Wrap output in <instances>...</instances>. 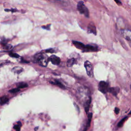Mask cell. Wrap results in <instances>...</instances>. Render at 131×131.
<instances>
[{"label": "cell", "mask_w": 131, "mask_h": 131, "mask_svg": "<svg viewBox=\"0 0 131 131\" xmlns=\"http://www.w3.org/2000/svg\"><path fill=\"white\" fill-rule=\"evenodd\" d=\"M35 61L37 62L42 67H46L48 65V62L49 61V58L43 53H40L36 54L34 56Z\"/></svg>", "instance_id": "6da1fadb"}, {"label": "cell", "mask_w": 131, "mask_h": 131, "mask_svg": "<svg viewBox=\"0 0 131 131\" xmlns=\"http://www.w3.org/2000/svg\"><path fill=\"white\" fill-rule=\"evenodd\" d=\"M77 9L81 14H83L87 17H89V12L87 7L82 1L79 2L77 4Z\"/></svg>", "instance_id": "7a4b0ae2"}, {"label": "cell", "mask_w": 131, "mask_h": 131, "mask_svg": "<svg viewBox=\"0 0 131 131\" xmlns=\"http://www.w3.org/2000/svg\"><path fill=\"white\" fill-rule=\"evenodd\" d=\"M109 84L104 81H101L99 83L98 85V89L99 90L104 94H106L109 92Z\"/></svg>", "instance_id": "3957f363"}, {"label": "cell", "mask_w": 131, "mask_h": 131, "mask_svg": "<svg viewBox=\"0 0 131 131\" xmlns=\"http://www.w3.org/2000/svg\"><path fill=\"white\" fill-rule=\"evenodd\" d=\"M85 67L86 68L87 73L88 75L90 77H92L93 76V72L91 63L89 61H86L85 63Z\"/></svg>", "instance_id": "277c9868"}, {"label": "cell", "mask_w": 131, "mask_h": 131, "mask_svg": "<svg viewBox=\"0 0 131 131\" xmlns=\"http://www.w3.org/2000/svg\"><path fill=\"white\" fill-rule=\"evenodd\" d=\"M122 34L131 47V31L128 30H125L122 31Z\"/></svg>", "instance_id": "5b68a950"}, {"label": "cell", "mask_w": 131, "mask_h": 131, "mask_svg": "<svg viewBox=\"0 0 131 131\" xmlns=\"http://www.w3.org/2000/svg\"><path fill=\"white\" fill-rule=\"evenodd\" d=\"M49 61L52 63V64L55 65H59L61 63V59L59 57L56 55H51L49 58Z\"/></svg>", "instance_id": "8992f818"}, {"label": "cell", "mask_w": 131, "mask_h": 131, "mask_svg": "<svg viewBox=\"0 0 131 131\" xmlns=\"http://www.w3.org/2000/svg\"><path fill=\"white\" fill-rule=\"evenodd\" d=\"M88 31L89 33H93L94 35H96V27L93 22H91L88 27Z\"/></svg>", "instance_id": "52a82bcc"}, {"label": "cell", "mask_w": 131, "mask_h": 131, "mask_svg": "<svg viewBox=\"0 0 131 131\" xmlns=\"http://www.w3.org/2000/svg\"><path fill=\"white\" fill-rule=\"evenodd\" d=\"M73 44V45L78 49H81L82 50H83V51H84L85 47H86V45H84L83 43H81V42H77V41H72Z\"/></svg>", "instance_id": "ba28073f"}, {"label": "cell", "mask_w": 131, "mask_h": 131, "mask_svg": "<svg viewBox=\"0 0 131 131\" xmlns=\"http://www.w3.org/2000/svg\"><path fill=\"white\" fill-rule=\"evenodd\" d=\"M119 88L118 87H113V88H110L109 89V92H110L114 96H117L118 93L119 92Z\"/></svg>", "instance_id": "9c48e42d"}, {"label": "cell", "mask_w": 131, "mask_h": 131, "mask_svg": "<svg viewBox=\"0 0 131 131\" xmlns=\"http://www.w3.org/2000/svg\"><path fill=\"white\" fill-rule=\"evenodd\" d=\"M50 83L52 84V85H56V86H57L58 87H59L60 88H62V89H65V88L64 85L61 82H60L59 81H58V80L55 79V80H54V82L50 81Z\"/></svg>", "instance_id": "30bf717a"}, {"label": "cell", "mask_w": 131, "mask_h": 131, "mask_svg": "<svg viewBox=\"0 0 131 131\" xmlns=\"http://www.w3.org/2000/svg\"><path fill=\"white\" fill-rule=\"evenodd\" d=\"M23 71V68H22L20 66L15 67L12 69V72H14V73H17V74H20L21 73H22Z\"/></svg>", "instance_id": "8fae6325"}, {"label": "cell", "mask_w": 131, "mask_h": 131, "mask_svg": "<svg viewBox=\"0 0 131 131\" xmlns=\"http://www.w3.org/2000/svg\"><path fill=\"white\" fill-rule=\"evenodd\" d=\"M8 101H9V98L6 97V96H4L0 99V105H4L8 103Z\"/></svg>", "instance_id": "7c38bea8"}, {"label": "cell", "mask_w": 131, "mask_h": 131, "mask_svg": "<svg viewBox=\"0 0 131 131\" xmlns=\"http://www.w3.org/2000/svg\"><path fill=\"white\" fill-rule=\"evenodd\" d=\"M75 60L74 59H70L68 60L67 62V65L68 67H71L75 64Z\"/></svg>", "instance_id": "4fadbf2b"}, {"label": "cell", "mask_w": 131, "mask_h": 131, "mask_svg": "<svg viewBox=\"0 0 131 131\" xmlns=\"http://www.w3.org/2000/svg\"><path fill=\"white\" fill-rule=\"evenodd\" d=\"M18 87L19 89H23L25 88H27L28 87L27 84L25 83H20L18 84Z\"/></svg>", "instance_id": "5bb4252c"}, {"label": "cell", "mask_w": 131, "mask_h": 131, "mask_svg": "<svg viewBox=\"0 0 131 131\" xmlns=\"http://www.w3.org/2000/svg\"><path fill=\"white\" fill-rule=\"evenodd\" d=\"M92 113H90L88 115V121H87V126H88V127L89 128L90 126V123H91V119L92 118Z\"/></svg>", "instance_id": "9a60e30c"}, {"label": "cell", "mask_w": 131, "mask_h": 131, "mask_svg": "<svg viewBox=\"0 0 131 131\" xmlns=\"http://www.w3.org/2000/svg\"><path fill=\"white\" fill-rule=\"evenodd\" d=\"M128 118V117H124L123 118L122 120H121L118 123V127L119 128H120V127H122V126H123V123H125V122L127 120Z\"/></svg>", "instance_id": "2e32d148"}, {"label": "cell", "mask_w": 131, "mask_h": 131, "mask_svg": "<svg viewBox=\"0 0 131 131\" xmlns=\"http://www.w3.org/2000/svg\"><path fill=\"white\" fill-rule=\"evenodd\" d=\"M9 56L13 58H19L20 57V55L19 54L15 53H12V52L9 53Z\"/></svg>", "instance_id": "e0dca14e"}, {"label": "cell", "mask_w": 131, "mask_h": 131, "mask_svg": "<svg viewBox=\"0 0 131 131\" xmlns=\"http://www.w3.org/2000/svg\"><path fill=\"white\" fill-rule=\"evenodd\" d=\"M10 62L8 61H0V67H2L3 66H4L5 65L8 64Z\"/></svg>", "instance_id": "ac0fdd59"}, {"label": "cell", "mask_w": 131, "mask_h": 131, "mask_svg": "<svg viewBox=\"0 0 131 131\" xmlns=\"http://www.w3.org/2000/svg\"><path fill=\"white\" fill-rule=\"evenodd\" d=\"M19 91H20V89H19V88H14V89L10 90L9 91V92L11 93H17V92H18Z\"/></svg>", "instance_id": "d6986e66"}, {"label": "cell", "mask_w": 131, "mask_h": 131, "mask_svg": "<svg viewBox=\"0 0 131 131\" xmlns=\"http://www.w3.org/2000/svg\"><path fill=\"white\" fill-rule=\"evenodd\" d=\"M12 48V46L10 44H8L4 46V49L6 50H10Z\"/></svg>", "instance_id": "ffe728a7"}, {"label": "cell", "mask_w": 131, "mask_h": 131, "mask_svg": "<svg viewBox=\"0 0 131 131\" xmlns=\"http://www.w3.org/2000/svg\"><path fill=\"white\" fill-rule=\"evenodd\" d=\"M50 26L51 25H48L47 26H42V28L44 29L47 30H50Z\"/></svg>", "instance_id": "44dd1931"}, {"label": "cell", "mask_w": 131, "mask_h": 131, "mask_svg": "<svg viewBox=\"0 0 131 131\" xmlns=\"http://www.w3.org/2000/svg\"><path fill=\"white\" fill-rule=\"evenodd\" d=\"M13 129L15 130L16 131H20L21 130V127L20 126H19L18 125L14 126L13 127Z\"/></svg>", "instance_id": "7402d4cb"}, {"label": "cell", "mask_w": 131, "mask_h": 131, "mask_svg": "<svg viewBox=\"0 0 131 131\" xmlns=\"http://www.w3.org/2000/svg\"><path fill=\"white\" fill-rule=\"evenodd\" d=\"M7 42H8V41H7V40H6V39H4V40L1 41V44L2 45H3L4 46H5L7 44Z\"/></svg>", "instance_id": "603a6c76"}, {"label": "cell", "mask_w": 131, "mask_h": 131, "mask_svg": "<svg viewBox=\"0 0 131 131\" xmlns=\"http://www.w3.org/2000/svg\"><path fill=\"white\" fill-rule=\"evenodd\" d=\"M46 52L48 53H53L54 52V50L53 49H49L46 50Z\"/></svg>", "instance_id": "cb8c5ba5"}, {"label": "cell", "mask_w": 131, "mask_h": 131, "mask_svg": "<svg viewBox=\"0 0 131 131\" xmlns=\"http://www.w3.org/2000/svg\"><path fill=\"white\" fill-rule=\"evenodd\" d=\"M115 112L116 114H118L119 113V109L118 108H116L115 109Z\"/></svg>", "instance_id": "d4e9b609"}, {"label": "cell", "mask_w": 131, "mask_h": 131, "mask_svg": "<svg viewBox=\"0 0 131 131\" xmlns=\"http://www.w3.org/2000/svg\"><path fill=\"white\" fill-rule=\"evenodd\" d=\"M114 1L118 5H121V2L120 0H114Z\"/></svg>", "instance_id": "484cf974"}, {"label": "cell", "mask_w": 131, "mask_h": 131, "mask_svg": "<svg viewBox=\"0 0 131 131\" xmlns=\"http://www.w3.org/2000/svg\"><path fill=\"white\" fill-rule=\"evenodd\" d=\"M22 63H29V62H28V61H25L24 60H22L21 61Z\"/></svg>", "instance_id": "4316f807"}, {"label": "cell", "mask_w": 131, "mask_h": 131, "mask_svg": "<svg viewBox=\"0 0 131 131\" xmlns=\"http://www.w3.org/2000/svg\"><path fill=\"white\" fill-rule=\"evenodd\" d=\"M18 125L19 126H20V127H21V126H22V123H21L20 121H19V122H18Z\"/></svg>", "instance_id": "83f0119b"}, {"label": "cell", "mask_w": 131, "mask_h": 131, "mask_svg": "<svg viewBox=\"0 0 131 131\" xmlns=\"http://www.w3.org/2000/svg\"><path fill=\"white\" fill-rule=\"evenodd\" d=\"M38 129H39V127H36V128L34 129V130H35V131H37V130H38Z\"/></svg>", "instance_id": "f1b7e54d"}, {"label": "cell", "mask_w": 131, "mask_h": 131, "mask_svg": "<svg viewBox=\"0 0 131 131\" xmlns=\"http://www.w3.org/2000/svg\"><path fill=\"white\" fill-rule=\"evenodd\" d=\"M129 114H131V112H130V113H129Z\"/></svg>", "instance_id": "f546056e"}, {"label": "cell", "mask_w": 131, "mask_h": 131, "mask_svg": "<svg viewBox=\"0 0 131 131\" xmlns=\"http://www.w3.org/2000/svg\"></svg>", "instance_id": "4dcf8cb0"}]
</instances>
